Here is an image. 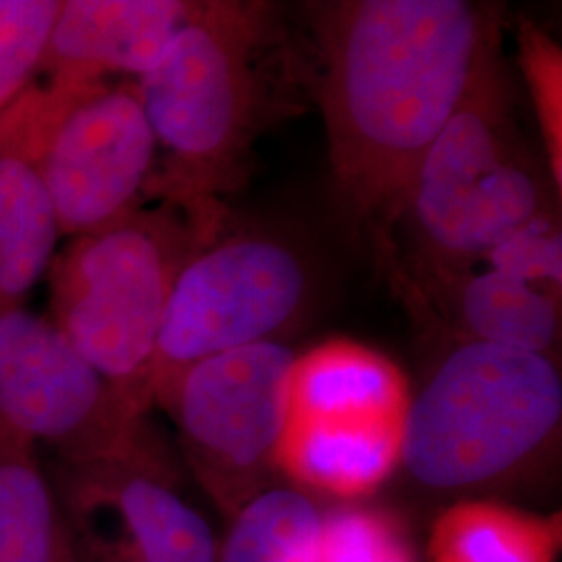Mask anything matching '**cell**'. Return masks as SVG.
Listing matches in <instances>:
<instances>
[{
	"label": "cell",
	"instance_id": "6da1fadb",
	"mask_svg": "<svg viewBox=\"0 0 562 562\" xmlns=\"http://www.w3.org/2000/svg\"><path fill=\"white\" fill-rule=\"evenodd\" d=\"M308 15L334 192L352 229L385 238L501 25L467 0H338Z\"/></svg>",
	"mask_w": 562,
	"mask_h": 562
},
{
	"label": "cell",
	"instance_id": "7a4b0ae2",
	"mask_svg": "<svg viewBox=\"0 0 562 562\" xmlns=\"http://www.w3.org/2000/svg\"><path fill=\"white\" fill-rule=\"evenodd\" d=\"M278 11L257 0H204L136 80L165 150L148 194L222 227L217 194L238 183L246 155L276 111Z\"/></svg>",
	"mask_w": 562,
	"mask_h": 562
},
{
	"label": "cell",
	"instance_id": "3957f363",
	"mask_svg": "<svg viewBox=\"0 0 562 562\" xmlns=\"http://www.w3.org/2000/svg\"><path fill=\"white\" fill-rule=\"evenodd\" d=\"M561 425L562 378L550 357L467 340L411 398L401 462L425 490L482 492L542 459Z\"/></svg>",
	"mask_w": 562,
	"mask_h": 562
},
{
	"label": "cell",
	"instance_id": "277c9868",
	"mask_svg": "<svg viewBox=\"0 0 562 562\" xmlns=\"http://www.w3.org/2000/svg\"><path fill=\"white\" fill-rule=\"evenodd\" d=\"M220 229L161 201L71 238L50 262V322L106 382L150 413L148 373L181 269Z\"/></svg>",
	"mask_w": 562,
	"mask_h": 562
},
{
	"label": "cell",
	"instance_id": "5b68a950",
	"mask_svg": "<svg viewBox=\"0 0 562 562\" xmlns=\"http://www.w3.org/2000/svg\"><path fill=\"white\" fill-rule=\"evenodd\" d=\"M0 115V155L30 162L60 236L115 225L142 206L157 173V138L136 83L48 71Z\"/></svg>",
	"mask_w": 562,
	"mask_h": 562
},
{
	"label": "cell",
	"instance_id": "8992f818",
	"mask_svg": "<svg viewBox=\"0 0 562 562\" xmlns=\"http://www.w3.org/2000/svg\"><path fill=\"white\" fill-rule=\"evenodd\" d=\"M543 204L542 181L510 121L498 38L423 157L404 215L413 220L431 271L457 276L546 215Z\"/></svg>",
	"mask_w": 562,
	"mask_h": 562
},
{
	"label": "cell",
	"instance_id": "52a82bcc",
	"mask_svg": "<svg viewBox=\"0 0 562 562\" xmlns=\"http://www.w3.org/2000/svg\"><path fill=\"white\" fill-rule=\"evenodd\" d=\"M0 423L53 450L57 469L173 459L148 413L23 306L0 315Z\"/></svg>",
	"mask_w": 562,
	"mask_h": 562
},
{
	"label": "cell",
	"instance_id": "ba28073f",
	"mask_svg": "<svg viewBox=\"0 0 562 562\" xmlns=\"http://www.w3.org/2000/svg\"><path fill=\"white\" fill-rule=\"evenodd\" d=\"M294 362L276 340L234 348L188 367L159 402L192 473L229 519L278 469Z\"/></svg>",
	"mask_w": 562,
	"mask_h": 562
},
{
	"label": "cell",
	"instance_id": "9c48e42d",
	"mask_svg": "<svg viewBox=\"0 0 562 562\" xmlns=\"http://www.w3.org/2000/svg\"><path fill=\"white\" fill-rule=\"evenodd\" d=\"M311 273L276 238L213 240L181 269L148 373L153 406L181 373L209 357L273 340L301 317Z\"/></svg>",
	"mask_w": 562,
	"mask_h": 562
},
{
	"label": "cell",
	"instance_id": "30bf717a",
	"mask_svg": "<svg viewBox=\"0 0 562 562\" xmlns=\"http://www.w3.org/2000/svg\"><path fill=\"white\" fill-rule=\"evenodd\" d=\"M176 461L106 462L57 469L50 477L69 519L106 510L148 562H217L211 525L180 492Z\"/></svg>",
	"mask_w": 562,
	"mask_h": 562
},
{
	"label": "cell",
	"instance_id": "8fae6325",
	"mask_svg": "<svg viewBox=\"0 0 562 562\" xmlns=\"http://www.w3.org/2000/svg\"><path fill=\"white\" fill-rule=\"evenodd\" d=\"M186 0H63L42 71L106 80L142 78L190 15Z\"/></svg>",
	"mask_w": 562,
	"mask_h": 562
},
{
	"label": "cell",
	"instance_id": "7c38bea8",
	"mask_svg": "<svg viewBox=\"0 0 562 562\" xmlns=\"http://www.w3.org/2000/svg\"><path fill=\"white\" fill-rule=\"evenodd\" d=\"M408 404L396 362L361 341L327 340L296 357L288 419L402 422Z\"/></svg>",
	"mask_w": 562,
	"mask_h": 562
},
{
	"label": "cell",
	"instance_id": "4fadbf2b",
	"mask_svg": "<svg viewBox=\"0 0 562 562\" xmlns=\"http://www.w3.org/2000/svg\"><path fill=\"white\" fill-rule=\"evenodd\" d=\"M402 422L288 419L278 469L306 490L344 501L375 492L401 464Z\"/></svg>",
	"mask_w": 562,
	"mask_h": 562
},
{
	"label": "cell",
	"instance_id": "5bb4252c",
	"mask_svg": "<svg viewBox=\"0 0 562 562\" xmlns=\"http://www.w3.org/2000/svg\"><path fill=\"white\" fill-rule=\"evenodd\" d=\"M0 562H81L41 450L0 423Z\"/></svg>",
	"mask_w": 562,
	"mask_h": 562
},
{
	"label": "cell",
	"instance_id": "9a60e30c",
	"mask_svg": "<svg viewBox=\"0 0 562 562\" xmlns=\"http://www.w3.org/2000/svg\"><path fill=\"white\" fill-rule=\"evenodd\" d=\"M436 278L454 290V313L467 340L550 357L561 336L559 296L494 269Z\"/></svg>",
	"mask_w": 562,
	"mask_h": 562
},
{
	"label": "cell",
	"instance_id": "2e32d148",
	"mask_svg": "<svg viewBox=\"0 0 562 562\" xmlns=\"http://www.w3.org/2000/svg\"><path fill=\"white\" fill-rule=\"evenodd\" d=\"M561 543V515L461 498L434 522L427 557L429 562H557Z\"/></svg>",
	"mask_w": 562,
	"mask_h": 562
},
{
	"label": "cell",
	"instance_id": "e0dca14e",
	"mask_svg": "<svg viewBox=\"0 0 562 562\" xmlns=\"http://www.w3.org/2000/svg\"><path fill=\"white\" fill-rule=\"evenodd\" d=\"M59 238L55 206L38 171L0 155V315L23 306L48 273Z\"/></svg>",
	"mask_w": 562,
	"mask_h": 562
},
{
	"label": "cell",
	"instance_id": "ac0fdd59",
	"mask_svg": "<svg viewBox=\"0 0 562 562\" xmlns=\"http://www.w3.org/2000/svg\"><path fill=\"white\" fill-rule=\"evenodd\" d=\"M322 527L306 494L269 487L232 517L217 562H319Z\"/></svg>",
	"mask_w": 562,
	"mask_h": 562
},
{
	"label": "cell",
	"instance_id": "d6986e66",
	"mask_svg": "<svg viewBox=\"0 0 562 562\" xmlns=\"http://www.w3.org/2000/svg\"><path fill=\"white\" fill-rule=\"evenodd\" d=\"M63 0H0V115L34 80Z\"/></svg>",
	"mask_w": 562,
	"mask_h": 562
},
{
	"label": "cell",
	"instance_id": "ffe728a7",
	"mask_svg": "<svg viewBox=\"0 0 562 562\" xmlns=\"http://www.w3.org/2000/svg\"><path fill=\"white\" fill-rule=\"evenodd\" d=\"M519 65L527 92L533 104L548 173L562 190V48L559 42L533 21L519 20L517 25Z\"/></svg>",
	"mask_w": 562,
	"mask_h": 562
},
{
	"label": "cell",
	"instance_id": "44dd1931",
	"mask_svg": "<svg viewBox=\"0 0 562 562\" xmlns=\"http://www.w3.org/2000/svg\"><path fill=\"white\" fill-rule=\"evenodd\" d=\"M319 562H415V554L390 513L341 508L323 517Z\"/></svg>",
	"mask_w": 562,
	"mask_h": 562
},
{
	"label": "cell",
	"instance_id": "7402d4cb",
	"mask_svg": "<svg viewBox=\"0 0 562 562\" xmlns=\"http://www.w3.org/2000/svg\"><path fill=\"white\" fill-rule=\"evenodd\" d=\"M483 261L508 278L531 283L561 299V227L542 215L498 241Z\"/></svg>",
	"mask_w": 562,
	"mask_h": 562
},
{
	"label": "cell",
	"instance_id": "603a6c76",
	"mask_svg": "<svg viewBox=\"0 0 562 562\" xmlns=\"http://www.w3.org/2000/svg\"><path fill=\"white\" fill-rule=\"evenodd\" d=\"M81 562H148L123 533L102 531L94 522L74 521Z\"/></svg>",
	"mask_w": 562,
	"mask_h": 562
}]
</instances>
